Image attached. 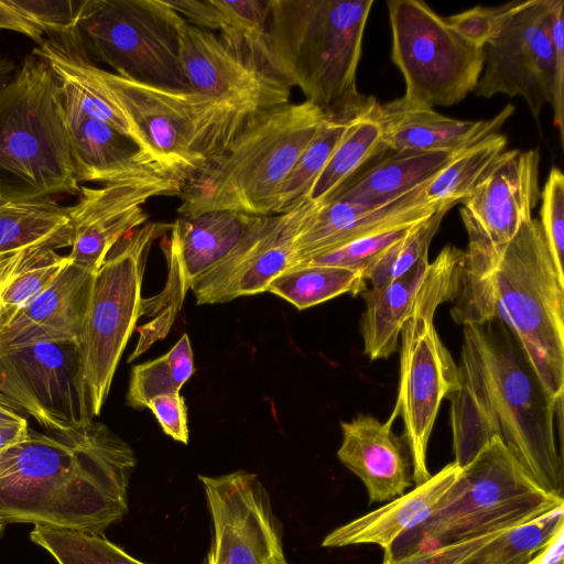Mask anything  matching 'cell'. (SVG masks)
I'll return each instance as SVG.
<instances>
[{
	"label": "cell",
	"instance_id": "ee69618b",
	"mask_svg": "<svg viewBox=\"0 0 564 564\" xmlns=\"http://www.w3.org/2000/svg\"><path fill=\"white\" fill-rule=\"evenodd\" d=\"M147 408L166 435L183 444L188 443L187 409L180 392L156 395L149 401Z\"/></svg>",
	"mask_w": 564,
	"mask_h": 564
},
{
	"label": "cell",
	"instance_id": "2e32d148",
	"mask_svg": "<svg viewBox=\"0 0 564 564\" xmlns=\"http://www.w3.org/2000/svg\"><path fill=\"white\" fill-rule=\"evenodd\" d=\"M536 149L503 151L459 203L468 234L464 259L486 256L507 245L532 219L540 197Z\"/></svg>",
	"mask_w": 564,
	"mask_h": 564
},
{
	"label": "cell",
	"instance_id": "9a60e30c",
	"mask_svg": "<svg viewBox=\"0 0 564 564\" xmlns=\"http://www.w3.org/2000/svg\"><path fill=\"white\" fill-rule=\"evenodd\" d=\"M198 479L212 519V542L203 564L286 562L269 495L256 474L238 470Z\"/></svg>",
	"mask_w": 564,
	"mask_h": 564
},
{
	"label": "cell",
	"instance_id": "681fc988",
	"mask_svg": "<svg viewBox=\"0 0 564 564\" xmlns=\"http://www.w3.org/2000/svg\"><path fill=\"white\" fill-rule=\"evenodd\" d=\"M18 409H20L18 405L0 397V425L26 421L25 417L17 412Z\"/></svg>",
	"mask_w": 564,
	"mask_h": 564
},
{
	"label": "cell",
	"instance_id": "d4e9b609",
	"mask_svg": "<svg viewBox=\"0 0 564 564\" xmlns=\"http://www.w3.org/2000/svg\"><path fill=\"white\" fill-rule=\"evenodd\" d=\"M454 462L444 466L425 482L362 517L329 532L323 540L325 547L376 544L390 552L394 542L409 530L425 521L440 500L459 476Z\"/></svg>",
	"mask_w": 564,
	"mask_h": 564
},
{
	"label": "cell",
	"instance_id": "d590c367",
	"mask_svg": "<svg viewBox=\"0 0 564 564\" xmlns=\"http://www.w3.org/2000/svg\"><path fill=\"white\" fill-rule=\"evenodd\" d=\"M194 372V354L185 333L166 354L132 367L127 404L142 410L156 395L180 392Z\"/></svg>",
	"mask_w": 564,
	"mask_h": 564
},
{
	"label": "cell",
	"instance_id": "7a4b0ae2",
	"mask_svg": "<svg viewBox=\"0 0 564 564\" xmlns=\"http://www.w3.org/2000/svg\"><path fill=\"white\" fill-rule=\"evenodd\" d=\"M135 464L130 445L99 422L29 430L0 453V520L102 534L128 511Z\"/></svg>",
	"mask_w": 564,
	"mask_h": 564
},
{
	"label": "cell",
	"instance_id": "f546056e",
	"mask_svg": "<svg viewBox=\"0 0 564 564\" xmlns=\"http://www.w3.org/2000/svg\"><path fill=\"white\" fill-rule=\"evenodd\" d=\"M375 102L367 111L350 121L340 142L311 185L304 199L316 205L326 204L370 161L387 151L382 143L381 127L372 112Z\"/></svg>",
	"mask_w": 564,
	"mask_h": 564
},
{
	"label": "cell",
	"instance_id": "603a6c76",
	"mask_svg": "<svg viewBox=\"0 0 564 564\" xmlns=\"http://www.w3.org/2000/svg\"><path fill=\"white\" fill-rule=\"evenodd\" d=\"M93 274L68 262L28 307L0 329V350L45 341L79 345Z\"/></svg>",
	"mask_w": 564,
	"mask_h": 564
},
{
	"label": "cell",
	"instance_id": "cb8c5ba5",
	"mask_svg": "<svg viewBox=\"0 0 564 564\" xmlns=\"http://www.w3.org/2000/svg\"><path fill=\"white\" fill-rule=\"evenodd\" d=\"M512 105L490 120H459L443 116L433 108L410 106L395 99L380 104L372 112L381 127L387 151H458L497 132L512 115Z\"/></svg>",
	"mask_w": 564,
	"mask_h": 564
},
{
	"label": "cell",
	"instance_id": "7402d4cb",
	"mask_svg": "<svg viewBox=\"0 0 564 564\" xmlns=\"http://www.w3.org/2000/svg\"><path fill=\"white\" fill-rule=\"evenodd\" d=\"M392 423L370 415L340 422L343 441L337 457L362 481L370 503L398 498L413 485L410 454L393 433Z\"/></svg>",
	"mask_w": 564,
	"mask_h": 564
},
{
	"label": "cell",
	"instance_id": "ab89813d",
	"mask_svg": "<svg viewBox=\"0 0 564 564\" xmlns=\"http://www.w3.org/2000/svg\"><path fill=\"white\" fill-rule=\"evenodd\" d=\"M540 225L558 274L564 279V175L553 167L540 194Z\"/></svg>",
	"mask_w": 564,
	"mask_h": 564
},
{
	"label": "cell",
	"instance_id": "7dc6e473",
	"mask_svg": "<svg viewBox=\"0 0 564 564\" xmlns=\"http://www.w3.org/2000/svg\"><path fill=\"white\" fill-rule=\"evenodd\" d=\"M0 397L18 405L32 415L42 426L51 431L50 422L33 399L12 384L0 371Z\"/></svg>",
	"mask_w": 564,
	"mask_h": 564
},
{
	"label": "cell",
	"instance_id": "f907efd6",
	"mask_svg": "<svg viewBox=\"0 0 564 564\" xmlns=\"http://www.w3.org/2000/svg\"><path fill=\"white\" fill-rule=\"evenodd\" d=\"M529 564H544V550L538 554Z\"/></svg>",
	"mask_w": 564,
	"mask_h": 564
},
{
	"label": "cell",
	"instance_id": "44dd1931",
	"mask_svg": "<svg viewBox=\"0 0 564 564\" xmlns=\"http://www.w3.org/2000/svg\"><path fill=\"white\" fill-rule=\"evenodd\" d=\"M164 195L172 196L159 186L80 185L76 204L68 206L73 227L69 262L88 273L97 272L124 236L149 221L143 208L148 200Z\"/></svg>",
	"mask_w": 564,
	"mask_h": 564
},
{
	"label": "cell",
	"instance_id": "60d3db41",
	"mask_svg": "<svg viewBox=\"0 0 564 564\" xmlns=\"http://www.w3.org/2000/svg\"><path fill=\"white\" fill-rule=\"evenodd\" d=\"M10 3L47 35H67L77 31L87 0H9Z\"/></svg>",
	"mask_w": 564,
	"mask_h": 564
},
{
	"label": "cell",
	"instance_id": "30bf717a",
	"mask_svg": "<svg viewBox=\"0 0 564 564\" xmlns=\"http://www.w3.org/2000/svg\"><path fill=\"white\" fill-rule=\"evenodd\" d=\"M173 223L148 221L124 236L93 274L79 339L83 381L93 419L101 412L116 369L139 321L141 288L154 240Z\"/></svg>",
	"mask_w": 564,
	"mask_h": 564
},
{
	"label": "cell",
	"instance_id": "52a82bcc",
	"mask_svg": "<svg viewBox=\"0 0 564 564\" xmlns=\"http://www.w3.org/2000/svg\"><path fill=\"white\" fill-rule=\"evenodd\" d=\"M0 191L7 202L80 192L61 83L33 52L0 86Z\"/></svg>",
	"mask_w": 564,
	"mask_h": 564
},
{
	"label": "cell",
	"instance_id": "ba28073f",
	"mask_svg": "<svg viewBox=\"0 0 564 564\" xmlns=\"http://www.w3.org/2000/svg\"><path fill=\"white\" fill-rule=\"evenodd\" d=\"M434 512L401 535L384 556L397 558L506 531L564 506L544 490L499 437L466 466Z\"/></svg>",
	"mask_w": 564,
	"mask_h": 564
},
{
	"label": "cell",
	"instance_id": "277c9868",
	"mask_svg": "<svg viewBox=\"0 0 564 564\" xmlns=\"http://www.w3.org/2000/svg\"><path fill=\"white\" fill-rule=\"evenodd\" d=\"M51 67L72 73L117 107L139 140V150L187 182L242 129L212 99L126 78L98 67L78 32L48 35L33 51Z\"/></svg>",
	"mask_w": 564,
	"mask_h": 564
},
{
	"label": "cell",
	"instance_id": "d6986e66",
	"mask_svg": "<svg viewBox=\"0 0 564 564\" xmlns=\"http://www.w3.org/2000/svg\"><path fill=\"white\" fill-rule=\"evenodd\" d=\"M76 178L105 184L159 186L180 197L185 182L164 171L116 129L85 115L62 91Z\"/></svg>",
	"mask_w": 564,
	"mask_h": 564
},
{
	"label": "cell",
	"instance_id": "d6a6232c",
	"mask_svg": "<svg viewBox=\"0 0 564 564\" xmlns=\"http://www.w3.org/2000/svg\"><path fill=\"white\" fill-rule=\"evenodd\" d=\"M362 112L343 111L328 115L283 181L276 194L273 215L288 213L305 198L311 185L340 142L350 121Z\"/></svg>",
	"mask_w": 564,
	"mask_h": 564
},
{
	"label": "cell",
	"instance_id": "f35d334b",
	"mask_svg": "<svg viewBox=\"0 0 564 564\" xmlns=\"http://www.w3.org/2000/svg\"><path fill=\"white\" fill-rule=\"evenodd\" d=\"M437 210V209H436ZM426 219V218H425ZM424 220V219H423ZM404 221L380 228L333 250L313 257L300 265L339 267L362 273L390 246L405 237L423 221Z\"/></svg>",
	"mask_w": 564,
	"mask_h": 564
},
{
	"label": "cell",
	"instance_id": "b9f144b4",
	"mask_svg": "<svg viewBox=\"0 0 564 564\" xmlns=\"http://www.w3.org/2000/svg\"><path fill=\"white\" fill-rule=\"evenodd\" d=\"M512 3L513 1L499 7L477 6L446 20L464 39L482 47L494 35Z\"/></svg>",
	"mask_w": 564,
	"mask_h": 564
},
{
	"label": "cell",
	"instance_id": "c3c4849f",
	"mask_svg": "<svg viewBox=\"0 0 564 564\" xmlns=\"http://www.w3.org/2000/svg\"><path fill=\"white\" fill-rule=\"evenodd\" d=\"M28 420L21 423L0 425V453L20 442L29 434Z\"/></svg>",
	"mask_w": 564,
	"mask_h": 564
},
{
	"label": "cell",
	"instance_id": "7c38bea8",
	"mask_svg": "<svg viewBox=\"0 0 564 564\" xmlns=\"http://www.w3.org/2000/svg\"><path fill=\"white\" fill-rule=\"evenodd\" d=\"M392 62L400 69L410 106H453L474 91L484 68L482 47L464 39L420 0L387 2Z\"/></svg>",
	"mask_w": 564,
	"mask_h": 564
},
{
	"label": "cell",
	"instance_id": "1f68e13d",
	"mask_svg": "<svg viewBox=\"0 0 564 564\" xmlns=\"http://www.w3.org/2000/svg\"><path fill=\"white\" fill-rule=\"evenodd\" d=\"M367 290L362 273L339 267L300 265L271 280L267 292L278 295L297 310L318 305L339 295Z\"/></svg>",
	"mask_w": 564,
	"mask_h": 564
},
{
	"label": "cell",
	"instance_id": "f5cc1de1",
	"mask_svg": "<svg viewBox=\"0 0 564 564\" xmlns=\"http://www.w3.org/2000/svg\"><path fill=\"white\" fill-rule=\"evenodd\" d=\"M7 203L6 198L2 196L1 194V191H0V205Z\"/></svg>",
	"mask_w": 564,
	"mask_h": 564
},
{
	"label": "cell",
	"instance_id": "836d02e7",
	"mask_svg": "<svg viewBox=\"0 0 564 564\" xmlns=\"http://www.w3.org/2000/svg\"><path fill=\"white\" fill-rule=\"evenodd\" d=\"M564 527V506L500 532L457 564H529Z\"/></svg>",
	"mask_w": 564,
	"mask_h": 564
},
{
	"label": "cell",
	"instance_id": "484cf974",
	"mask_svg": "<svg viewBox=\"0 0 564 564\" xmlns=\"http://www.w3.org/2000/svg\"><path fill=\"white\" fill-rule=\"evenodd\" d=\"M434 269V262L425 258L401 278L360 293L366 303L360 333L370 360L387 359L397 351L401 328L429 286Z\"/></svg>",
	"mask_w": 564,
	"mask_h": 564
},
{
	"label": "cell",
	"instance_id": "e0dca14e",
	"mask_svg": "<svg viewBox=\"0 0 564 564\" xmlns=\"http://www.w3.org/2000/svg\"><path fill=\"white\" fill-rule=\"evenodd\" d=\"M305 200L284 214L257 216L231 250L192 286L197 305L267 292L292 262V240Z\"/></svg>",
	"mask_w": 564,
	"mask_h": 564
},
{
	"label": "cell",
	"instance_id": "3957f363",
	"mask_svg": "<svg viewBox=\"0 0 564 564\" xmlns=\"http://www.w3.org/2000/svg\"><path fill=\"white\" fill-rule=\"evenodd\" d=\"M452 316L457 324L499 319L554 400L564 394V279L540 221L524 223L503 247L463 260Z\"/></svg>",
	"mask_w": 564,
	"mask_h": 564
},
{
	"label": "cell",
	"instance_id": "74e56055",
	"mask_svg": "<svg viewBox=\"0 0 564 564\" xmlns=\"http://www.w3.org/2000/svg\"><path fill=\"white\" fill-rule=\"evenodd\" d=\"M456 204L444 203L434 214L415 225L402 239L386 249L364 272L371 288L392 282L427 258L429 247L445 214Z\"/></svg>",
	"mask_w": 564,
	"mask_h": 564
},
{
	"label": "cell",
	"instance_id": "5b68a950",
	"mask_svg": "<svg viewBox=\"0 0 564 564\" xmlns=\"http://www.w3.org/2000/svg\"><path fill=\"white\" fill-rule=\"evenodd\" d=\"M373 0H270L265 33L270 70L328 113L369 109L356 87Z\"/></svg>",
	"mask_w": 564,
	"mask_h": 564
},
{
	"label": "cell",
	"instance_id": "83f0119b",
	"mask_svg": "<svg viewBox=\"0 0 564 564\" xmlns=\"http://www.w3.org/2000/svg\"><path fill=\"white\" fill-rule=\"evenodd\" d=\"M167 3L187 23L218 32L230 48L270 70L265 44L270 0H169Z\"/></svg>",
	"mask_w": 564,
	"mask_h": 564
},
{
	"label": "cell",
	"instance_id": "8fae6325",
	"mask_svg": "<svg viewBox=\"0 0 564 564\" xmlns=\"http://www.w3.org/2000/svg\"><path fill=\"white\" fill-rule=\"evenodd\" d=\"M184 22L166 0H87L77 31L89 58L117 75L189 91L180 55Z\"/></svg>",
	"mask_w": 564,
	"mask_h": 564
},
{
	"label": "cell",
	"instance_id": "ffe728a7",
	"mask_svg": "<svg viewBox=\"0 0 564 564\" xmlns=\"http://www.w3.org/2000/svg\"><path fill=\"white\" fill-rule=\"evenodd\" d=\"M426 185L378 207L337 198L322 205L306 200L292 240L290 268L380 228L430 217L444 203L427 200Z\"/></svg>",
	"mask_w": 564,
	"mask_h": 564
},
{
	"label": "cell",
	"instance_id": "5bb4252c",
	"mask_svg": "<svg viewBox=\"0 0 564 564\" xmlns=\"http://www.w3.org/2000/svg\"><path fill=\"white\" fill-rule=\"evenodd\" d=\"M181 63L192 91L212 99L241 126L291 102V87L272 72L230 48L216 33L186 21Z\"/></svg>",
	"mask_w": 564,
	"mask_h": 564
},
{
	"label": "cell",
	"instance_id": "ac0fdd59",
	"mask_svg": "<svg viewBox=\"0 0 564 564\" xmlns=\"http://www.w3.org/2000/svg\"><path fill=\"white\" fill-rule=\"evenodd\" d=\"M0 371L26 393L52 431L91 423L78 343L45 341L0 350Z\"/></svg>",
	"mask_w": 564,
	"mask_h": 564
},
{
	"label": "cell",
	"instance_id": "6da1fadb",
	"mask_svg": "<svg viewBox=\"0 0 564 564\" xmlns=\"http://www.w3.org/2000/svg\"><path fill=\"white\" fill-rule=\"evenodd\" d=\"M451 401L454 463L469 464L499 437L544 490L563 497V400L546 392L499 319L464 325Z\"/></svg>",
	"mask_w": 564,
	"mask_h": 564
},
{
	"label": "cell",
	"instance_id": "e575fe53",
	"mask_svg": "<svg viewBox=\"0 0 564 564\" xmlns=\"http://www.w3.org/2000/svg\"><path fill=\"white\" fill-rule=\"evenodd\" d=\"M507 138L490 133L462 149L431 180L425 187V197L432 203L457 204L474 189L490 164L505 151Z\"/></svg>",
	"mask_w": 564,
	"mask_h": 564
},
{
	"label": "cell",
	"instance_id": "4316f807",
	"mask_svg": "<svg viewBox=\"0 0 564 564\" xmlns=\"http://www.w3.org/2000/svg\"><path fill=\"white\" fill-rule=\"evenodd\" d=\"M459 151H394L364 169L334 198L370 207L389 204L427 184Z\"/></svg>",
	"mask_w": 564,
	"mask_h": 564
},
{
	"label": "cell",
	"instance_id": "f6af8a7d",
	"mask_svg": "<svg viewBox=\"0 0 564 564\" xmlns=\"http://www.w3.org/2000/svg\"><path fill=\"white\" fill-rule=\"evenodd\" d=\"M552 41L555 52V78L553 96V123L563 141L564 118V1L555 0L552 18Z\"/></svg>",
	"mask_w": 564,
	"mask_h": 564
},
{
	"label": "cell",
	"instance_id": "8992f818",
	"mask_svg": "<svg viewBox=\"0 0 564 564\" xmlns=\"http://www.w3.org/2000/svg\"><path fill=\"white\" fill-rule=\"evenodd\" d=\"M328 112L304 100L249 119L184 185L180 217L213 210L273 215L276 194Z\"/></svg>",
	"mask_w": 564,
	"mask_h": 564
},
{
	"label": "cell",
	"instance_id": "7bdbcfd3",
	"mask_svg": "<svg viewBox=\"0 0 564 564\" xmlns=\"http://www.w3.org/2000/svg\"><path fill=\"white\" fill-rule=\"evenodd\" d=\"M500 532L503 531L489 533L434 550L415 551L397 558L384 556L382 564H457Z\"/></svg>",
	"mask_w": 564,
	"mask_h": 564
},
{
	"label": "cell",
	"instance_id": "4dcf8cb0",
	"mask_svg": "<svg viewBox=\"0 0 564 564\" xmlns=\"http://www.w3.org/2000/svg\"><path fill=\"white\" fill-rule=\"evenodd\" d=\"M69 262L51 248L0 256V329L28 307Z\"/></svg>",
	"mask_w": 564,
	"mask_h": 564
},
{
	"label": "cell",
	"instance_id": "9c48e42d",
	"mask_svg": "<svg viewBox=\"0 0 564 564\" xmlns=\"http://www.w3.org/2000/svg\"><path fill=\"white\" fill-rule=\"evenodd\" d=\"M464 250L447 245L434 262V274L400 333V386L390 416L403 421L413 484L432 476L426 453L434 422L444 398L458 386V369L434 325L437 306L456 297Z\"/></svg>",
	"mask_w": 564,
	"mask_h": 564
},
{
	"label": "cell",
	"instance_id": "4fadbf2b",
	"mask_svg": "<svg viewBox=\"0 0 564 564\" xmlns=\"http://www.w3.org/2000/svg\"><path fill=\"white\" fill-rule=\"evenodd\" d=\"M555 0L513 1L482 46L484 68L474 94L520 96L538 119L553 102L555 52L552 18Z\"/></svg>",
	"mask_w": 564,
	"mask_h": 564
},
{
	"label": "cell",
	"instance_id": "f1b7e54d",
	"mask_svg": "<svg viewBox=\"0 0 564 564\" xmlns=\"http://www.w3.org/2000/svg\"><path fill=\"white\" fill-rule=\"evenodd\" d=\"M72 239L68 206L53 198L0 205V256L30 248H66Z\"/></svg>",
	"mask_w": 564,
	"mask_h": 564
},
{
	"label": "cell",
	"instance_id": "8d00e7d4",
	"mask_svg": "<svg viewBox=\"0 0 564 564\" xmlns=\"http://www.w3.org/2000/svg\"><path fill=\"white\" fill-rule=\"evenodd\" d=\"M30 539L45 549L57 564H147L102 534L35 524Z\"/></svg>",
	"mask_w": 564,
	"mask_h": 564
},
{
	"label": "cell",
	"instance_id": "816d5d0a",
	"mask_svg": "<svg viewBox=\"0 0 564 564\" xmlns=\"http://www.w3.org/2000/svg\"><path fill=\"white\" fill-rule=\"evenodd\" d=\"M4 525H6V523L2 520H0V534L2 533V531L4 529Z\"/></svg>",
	"mask_w": 564,
	"mask_h": 564
},
{
	"label": "cell",
	"instance_id": "bcb514c9",
	"mask_svg": "<svg viewBox=\"0 0 564 564\" xmlns=\"http://www.w3.org/2000/svg\"><path fill=\"white\" fill-rule=\"evenodd\" d=\"M0 30H10L29 36L39 45L44 32L14 8L9 0H0Z\"/></svg>",
	"mask_w": 564,
	"mask_h": 564
},
{
	"label": "cell",
	"instance_id": "db71d44e",
	"mask_svg": "<svg viewBox=\"0 0 564 564\" xmlns=\"http://www.w3.org/2000/svg\"><path fill=\"white\" fill-rule=\"evenodd\" d=\"M283 564H288V562L283 563Z\"/></svg>",
	"mask_w": 564,
	"mask_h": 564
}]
</instances>
